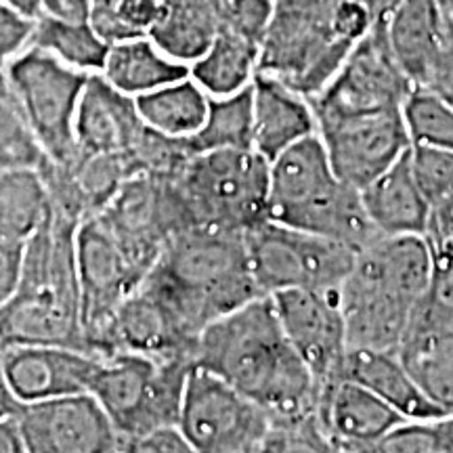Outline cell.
<instances>
[{"mask_svg":"<svg viewBox=\"0 0 453 453\" xmlns=\"http://www.w3.org/2000/svg\"><path fill=\"white\" fill-rule=\"evenodd\" d=\"M194 365L217 373L271 418L311 411L319 401L321 384L283 332L271 296L212 321L197 338Z\"/></svg>","mask_w":453,"mask_h":453,"instance_id":"obj_1","label":"cell"},{"mask_svg":"<svg viewBox=\"0 0 453 453\" xmlns=\"http://www.w3.org/2000/svg\"><path fill=\"white\" fill-rule=\"evenodd\" d=\"M141 288L194 347L212 321L267 296L252 277L243 234L214 229H187L174 235Z\"/></svg>","mask_w":453,"mask_h":453,"instance_id":"obj_2","label":"cell"},{"mask_svg":"<svg viewBox=\"0 0 453 453\" xmlns=\"http://www.w3.org/2000/svg\"><path fill=\"white\" fill-rule=\"evenodd\" d=\"M434 277L424 235H378L338 288L349 349L399 350Z\"/></svg>","mask_w":453,"mask_h":453,"instance_id":"obj_3","label":"cell"},{"mask_svg":"<svg viewBox=\"0 0 453 453\" xmlns=\"http://www.w3.org/2000/svg\"><path fill=\"white\" fill-rule=\"evenodd\" d=\"M78 225L81 220L53 208L26 240L19 283L0 309V349L61 344L87 350L76 260Z\"/></svg>","mask_w":453,"mask_h":453,"instance_id":"obj_4","label":"cell"},{"mask_svg":"<svg viewBox=\"0 0 453 453\" xmlns=\"http://www.w3.org/2000/svg\"><path fill=\"white\" fill-rule=\"evenodd\" d=\"M373 26L361 0H275L258 72L313 99Z\"/></svg>","mask_w":453,"mask_h":453,"instance_id":"obj_5","label":"cell"},{"mask_svg":"<svg viewBox=\"0 0 453 453\" xmlns=\"http://www.w3.org/2000/svg\"><path fill=\"white\" fill-rule=\"evenodd\" d=\"M267 217L355 250L380 235L367 217L361 191L334 173L317 134L269 162Z\"/></svg>","mask_w":453,"mask_h":453,"instance_id":"obj_6","label":"cell"},{"mask_svg":"<svg viewBox=\"0 0 453 453\" xmlns=\"http://www.w3.org/2000/svg\"><path fill=\"white\" fill-rule=\"evenodd\" d=\"M170 179L187 229L246 234L269 219V162L258 151H202L191 156Z\"/></svg>","mask_w":453,"mask_h":453,"instance_id":"obj_7","label":"cell"},{"mask_svg":"<svg viewBox=\"0 0 453 453\" xmlns=\"http://www.w3.org/2000/svg\"><path fill=\"white\" fill-rule=\"evenodd\" d=\"M194 361L185 357L116 353L101 359L90 393L97 396L127 443L150 430L179 424L187 376Z\"/></svg>","mask_w":453,"mask_h":453,"instance_id":"obj_8","label":"cell"},{"mask_svg":"<svg viewBox=\"0 0 453 453\" xmlns=\"http://www.w3.org/2000/svg\"><path fill=\"white\" fill-rule=\"evenodd\" d=\"M248 263L263 294L283 290H338L357 250L327 237L263 220L243 234Z\"/></svg>","mask_w":453,"mask_h":453,"instance_id":"obj_9","label":"cell"},{"mask_svg":"<svg viewBox=\"0 0 453 453\" xmlns=\"http://www.w3.org/2000/svg\"><path fill=\"white\" fill-rule=\"evenodd\" d=\"M21 110L49 162L76 154V116L88 73L64 64L49 50L27 47L4 65Z\"/></svg>","mask_w":453,"mask_h":453,"instance_id":"obj_10","label":"cell"},{"mask_svg":"<svg viewBox=\"0 0 453 453\" xmlns=\"http://www.w3.org/2000/svg\"><path fill=\"white\" fill-rule=\"evenodd\" d=\"M271 416L252 399L194 365L187 376L179 428L194 453H257L263 451Z\"/></svg>","mask_w":453,"mask_h":453,"instance_id":"obj_11","label":"cell"},{"mask_svg":"<svg viewBox=\"0 0 453 453\" xmlns=\"http://www.w3.org/2000/svg\"><path fill=\"white\" fill-rule=\"evenodd\" d=\"M315 116L317 137L326 147L334 173L357 189L380 177L411 145L403 107L367 111L315 110Z\"/></svg>","mask_w":453,"mask_h":453,"instance_id":"obj_12","label":"cell"},{"mask_svg":"<svg viewBox=\"0 0 453 453\" xmlns=\"http://www.w3.org/2000/svg\"><path fill=\"white\" fill-rule=\"evenodd\" d=\"M141 275L150 273L164 246L187 231L173 179L134 174L124 180L111 202L95 214Z\"/></svg>","mask_w":453,"mask_h":453,"instance_id":"obj_13","label":"cell"},{"mask_svg":"<svg viewBox=\"0 0 453 453\" xmlns=\"http://www.w3.org/2000/svg\"><path fill=\"white\" fill-rule=\"evenodd\" d=\"M13 418L24 453L120 451L118 430L93 393L21 403Z\"/></svg>","mask_w":453,"mask_h":453,"instance_id":"obj_14","label":"cell"},{"mask_svg":"<svg viewBox=\"0 0 453 453\" xmlns=\"http://www.w3.org/2000/svg\"><path fill=\"white\" fill-rule=\"evenodd\" d=\"M78 280L87 350L97 357V344L120 304L145 280L97 217L81 220L76 231Z\"/></svg>","mask_w":453,"mask_h":453,"instance_id":"obj_15","label":"cell"},{"mask_svg":"<svg viewBox=\"0 0 453 453\" xmlns=\"http://www.w3.org/2000/svg\"><path fill=\"white\" fill-rule=\"evenodd\" d=\"M411 88V81L390 49L384 21L357 42L336 76L311 104L326 111L387 110L403 107Z\"/></svg>","mask_w":453,"mask_h":453,"instance_id":"obj_16","label":"cell"},{"mask_svg":"<svg viewBox=\"0 0 453 453\" xmlns=\"http://www.w3.org/2000/svg\"><path fill=\"white\" fill-rule=\"evenodd\" d=\"M271 298L283 332L315 380L321 387L338 380L350 350L338 290H283Z\"/></svg>","mask_w":453,"mask_h":453,"instance_id":"obj_17","label":"cell"},{"mask_svg":"<svg viewBox=\"0 0 453 453\" xmlns=\"http://www.w3.org/2000/svg\"><path fill=\"white\" fill-rule=\"evenodd\" d=\"M0 353L19 403L90 393L101 365V357L61 344H13Z\"/></svg>","mask_w":453,"mask_h":453,"instance_id":"obj_18","label":"cell"},{"mask_svg":"<svg viewBox=\"0 0 453 453\" xmlns=\"http://www.w3.org/2000/svg\"><path fill=\"white\" fill-rule=\"evenodd\" d=\"M317 413L332 451L373 453L378 441L405 420L387 401L349 378H338L321 387Z\"/></svg>","mask_w":453,"mask_h":453,"instance_id":"obj_19","label":"cell"},{"mask_svg":"<svg viewBox=\"0 0 453 453\" xmlns=\"http://www.w3.org/2000/svg\"><path fill=\"white\" fill-rule=\"evenodd\" d=\"M147 124L134 97L111 87L101 73H88L76 116V145L87 154L127 157L143 137Z\"/></svg>","mask_w":453,"mask_h":453,"instance_id":"obj_20","label":"cell"},{"mask_svg":"<svg viewBox=\"0 0 453 453\" xmlns=\"http://www.w3.org/2000/svg\"><path fill=\"white\" fill-rule=\"evenodd\" d=\"M252 150L271 162L298 141L317 134V116L309 97L277 81L257 73L252 82Z\"/></svg>","mask_w":453,"mask_h":453,"instance_id":"obj_21","label":"cell"},{"mask_svg":"<svg viewBox=\"0 0 453 453\" xmlns=\"http://www.w3.org/2000/svg\"><path fill=\"white\" fill-rule=\"evenodd\" d=\"M359 191L380 235H426L433 208L411 173L410 150Z\"/></svg>","mask_w":453,"mask_h":453,"instance_id":"obj_22","label":"cell"},{"mask_svg":"<svg viewBox=\"0 0 453 453\" xmlns=\"http://www.w3.org/2000/svg\"><path fill=\"white\" fill-rule=\"evenodd\" d=\"M370 388L405 420H433L445 411L424 393L396 350L350 349L342 376Z\"/></svg>","mask_w":453,"mask_h":453,"instance_id":"obj_23","label":"cell"},{"mask_svg":"<svg viewBox=\"0 0 453 453\" xmlns=\"http://www.w3.org/2000/svg\"><path fill=\"white\" fill-rule=\"evenodd\" d=\"M449 13L443 0H399L387 19V38L395 59L413 87H420L443 42Z\"/></svg>","mask_w":453,"mask_h":453,"instance_id":"obj_24","label":"cell"},{"mask_svg":"<svg viewBox=\"0 0 453 453\" xmlns=\"http://www.w3.org/2000/svg\"><path fill=\"white\" fill-rule=\"evenodd\" d=\"M101 76L130 97L189 76V65L168 57L150 36L110 44Z\"/></svg>","mask_w":453,"mask_h":453,"instance_id":"obj_25","label":"cell"},{"mask_svg":"<svg viewBox=\"0 0 453 453\" xmlns=\"http://www.w3.org/2000/svg\"><path fill=\"white\" fill-rule=\"evenodd\" d=\"M424 393L453 411V324H413L399 350Z\"/></svg>","mask_w":453,"mask_h":453,"instance_id":"obj_26","label":"cell"},{"mask_svg":"<svg viewBox=\"0 0 453 453\" xmlns=\"http://www.w3.org/2000/svg\"><path fill=\"white\" fill-rule=\"evenodd\" d=\"M260 44L220 26L211 47L189 65V76L211 97L240 93L258 73Z\"/></svg>","mask_w":453,"mask_h":453,"instance_id":"obj_27","label":"cell"},{"mask_svg":"<svg viewBox=\"0 0 453 453\" xmlns=\"http://www.w3.org/2000/svg\"><path fill=\"white\" fill-rule=\"evenodd\" d=\"M220 27L217 0H166L150 38L164 53L191 65L211 47Z\"/></svg>","mask_w":453,"mask_h":453,"instance_id":"obj_28","label":"cell"},{"mask_svg":"<svg viewBox=\"0 0 453 453\" xmlns=\"http://www.w3.org/2000/svg\"><path fill=\"white\" fill-rule=\"evenodd\" d=\"M137 110L147 127L168 137L187 139L197 133L206 120L211 95L191 76L180 78L150 93L134 97Z\"/></svg>","mask_w":453,"mask_h":453,"instance_id":"obj_29","label":"cell"},{"mask_svg":"<svg viewBox=\"0 0 453 453\" xmlns=\"http://www.w3.org/2000/svg\"><path fill=\"white\" fill-rule=\"evenodd\" d=\"M53 211L38 168L0 170V237L26 242Z\"/></svg>","mask_w":453,"mask_h":453,"instance_id":"obj_30","label":"cell"},{"mask_svg":"<svg viewBox=\"0 0 453 453\" xmlns=\"http://www.w3.org/2000/svg\"><path fill=\"white\" fill-rule=\"evenodd\" d=\"M252 84L240 93L211 97L206 120L197 133L187 137L194 154L212 150H252Z\"/></svg>","mask_w":453,"mask_h":453,"instance_id":"obj_31","label":"cell"},{"mask_svg":"<svg viewBox=\"0 0 453 453\" xmlns=\"http://www.w3.org/2000/svg\"><path fill=\"white\" fill-rule=\"evenodd\" d=\"M30 47L49 50L64 64L87 73H97L105 64L110 42L87 24H67L49 15L36 17Z\"/></svg>","mask_w":453,"mask_h":453,"instance_id":"obj_32","label":"cell"},{"mask_svg":"<svg viewBox=\"0 0 453 453\" xmlns=\"http://www.w3.org/2000/svg\"><path fill=\"white\" fill-rule=\"evenodd\" d=\"M47 162L4 70L0 72V170L41 168Z\"/></svg>","mask_w":453,"mask_h":453,"instance_id":"obj_33","label":"cell"},{"mask_svg":"<svg viewBox=\"0 0 453 453\" xmlns=\"http://www.w3.org/2000/svg\"><path fill=\"white\" fill-rule=\"evenodd\" d=\"M166 0H90V26L110 44L150 36Z\"/></svg>","mask_w":453,"mask_h":453,"instance_id":"obj_34","label":"cell"},{"mask_svg":"<svg viewBox=\"0 0 453 453\" xmlns=\"http://www.w3.org/2000/svg\"><path fill=\"white\" fill-rule=\"evenodd\" d=\"M411 143L453 150V105L433 90L413 87L403 104Z\"/></svg>","mask_w":453,"mask_h":453,"instance_id":"obj_35","label":"cell"},{"mask_svg":"<svg viewBox=\"0 0 453 453\" xmlns=\"http://www.w3.org/2000/svg\"><path fill=\"white\" fill-rule=\"evenodd\" d=\"M263 451H332L317 407L294 416L271 418Z\"/></svg>","mask_w":453,"mask_h":453,"instance_id":"obj_36","label":"cell"},{"mask_svg":"<svg viewBox=\"0 0 453 453\" xmlns=\"http://www.w3.org/2000/svg\"><path fill=\"white\" fill-rule=\"evenodd\" d=\"M410 164L430 208L453 194V150L411 143Z\"/></svg>","mask_w":453,"mask_h":453,"instance_id":"obj_37","label":"cell"},{"mask_svg":"<svg viewBox=\"0 0 453 453\" xmlns=\"http://www.w3.org/2000/svg\"><path fill=\"white\" fill-rule=\"evenodd\" d=\"M373 453H445L439 418L399 422L378 441Z\"/></svg>","mask_w":453,"mask_h":453,"instance_id":"obj_38","label":"cell"},{"mask_svg":"<svg viewBox=\"0 0 453 453\" xmlns=\"http://www.w3.org/2000/svg\"><path fill=\"white\" fill-rule=\"evenodd\" d=\"M273 9L275 0H225L220 4V26L263 44Z\"/></svg>","mask_w":453,"mask_h":453,"instance_id":"obj_39","label":"cell"},{"mask_svg":"<svg viewBox=\"0 0 453 453\" xmlns=\"http://www.w3.org/2000/svg\"><path fill=\"white\" fill-rule=\"evenodd\" d=\"M426 242L434 269H453V194L430 211Z\"/></svg>","mask_w":453,"mask_h":453,"instance_id":"obj_40","label":"cell"},{"mask_svg":"<svg viewBox=\"0 0 453 453\" xmlns=\"http://www.w3.org/2000/svg\"><path fill=\"white\" fill-rule=\"evenodd\" d=\"M34 21L36 19L0 0V61H4V65L30 47Z\"/></svg>","mask_w":453,"mask_h":453,"instance_id":"obj_41","label":"cell"},{"mask_svg":"<svg viewBox=\"0 0 453 453\" xmlns=\"http://www.w3.org/2000/svg\"><path fill=\"white\" fill-rule=\"evenodd\" d=\"M422 88L433 90L439 97L449 101L453 105V19L449 17V26H447L445 38L434 55L433 64H430L426 78H424Z\"/></svg>","mask_w":453,"mask_h":453,"instance_id":"obj_42","label":"cell"},{"mask_svg":"<svg viewBox=\"0 0 453 453\" xmlns=\"http://www.w3.org/2000/svg\"><path fill=\"white\" fill-rule=\"evenodd\" d=\"M124 451L133 453H194L189 441L179 428V424L173 426H160L150 430V433L141 434V437L133 439L127 443Z\"/></svg>","mask_w":453,"mask_h":453,"instance_id":"obj_43","label":"cell"},{"mask_svg":"<svg viewBox=\"0 0 453 453\" xmlns=\"http://www.w3.org/2000/svg\"><path fill=\"white\" fill-rule=\"evenodd\" d=\"M26 242L4 240L0 237V309L9 303L19 283L21 260H24Z\"/></svg>","mask_w":453,"mask_h":453,"instance_id":"obj_44","label":"cell"},{"mask_svg":"<svg viewBox=\"0 0 453 453\" xmlns=\"http://www.w3.org/2000/svg\"><path fill=\"white\" fill-rule=\"evenodd\" d=\"M41 15L67 21V24H87L90 21V0H44Z\"/></svg>","mask_w":453,"mask_h":453,"instance_id":"obj_45","label":"cell"},{"mask_svg":"<svg viewBox=\"0 0 453 453\" xmlns=\"http://www.w3.org/2000/svg\"><path fill=\"white\" fill-rule=\"evenodd\" d=\"M0 453H24V443L13 416L0 418Z\"/></svg>","mask_w":453,"mask_h":453,"instance_id":"obj_46","label":"cell"},{"mask_svg":"<svg viewBox=\"0 0 453 453\" xmlns=\"http://www.w3.org/2000/svg\"><path fill=\"white\" fill-rule=\"evenodd\" d=\"M365 4V9L370 11V15L373 17L376 24H384L388 19V15L393 13V9L396 7L399 0H361Z\"/></svg>","mask_w":453,"mask_h":453,"instance_id":"obj_47","label":"cell"},{"mask_svg":"<svg viewBox=\"0 0 453 453\" xmlns=\"http://www.w3.org/2000/svg\"><path fill=\"white\" fill-rule=\"evenodd\" d=\"M4 3L11 4V7L21 11V13L36 19L38 15L42 13V3L44 0H4Z\"/></svg>","mask_w":453,"mask_h":453,"instance_id":"obj_48","label":"cell"},{"mask_svg":"<svg viewBox=\"0 0 453 453\" xmlns=\"http://www.w3.org/2000/svg\"><path fill=\"white\" fill-rule=\"evenodd\" d=\"M441 437H443L445 453H453V411L439 418Z\"/></svg>","mask_w":453,"mask_h":453,"instance_id":"obj_49","label":"cell"},{"mask_svg":"<svg viewBox=\"0 0 453 453\" xmlns=\"http://www.w3.org/2000/svg\"><path fill=\"white\" fill-rule=\"evenodd\" d=\"M443 4H445L447 13H449V17L453 19V0H443Z\"/></svg>","mask_w":453,"mask_h":453,"instance_id":"obj_50","label":"cell"},{"mask_svg":"<svg viewBox=\"0 0 453 453\" xmlns=\"http://www.w3.org/2000/svg\"><path fill=\"white\" fill-rule=\"evenodd\" d=\"M4 70V61H0V72H3Z\"/></svg>","mask_w":453,"mask_h":453,"instance_id":"obj_51","label":"cell"},{"mask_svg":"<svg viewBox=\"0 0 453 453\" xmlns=\"http://www.w3.org/2000/svg\"><path fill=\"white\" fill-rule=\"evenodd\" d=\"M217 3H219V4H223V3H225V0H217Z\"/></svg>","mask_w":453,"mask_h":453,"instance_id":"obj_52","label":"cell"}]
</instances>
